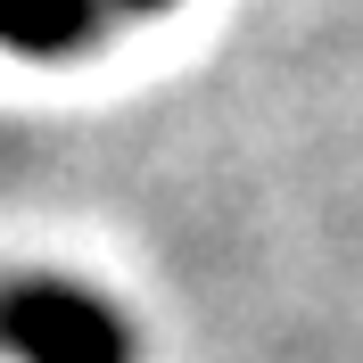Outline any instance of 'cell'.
Segmentation results:
<instances>
[{"label": "cell", "instance_id": "3", "mask_svg": "<svg viewBox=\"0 0 363 363\" xmlns=\"http://www.w3.org/2000/svg\"><path fill=\"white\" fill-rule=\"evenodd\" d=\"M124 9H157V0H124Z\"/></svg>", "mask_w": 363, "mask_h": 363}, {"label": "cell", "instance_id": "2", "mask_svg": "<svg viewBox=\"0 0 363 363\" xmlns=\"http://www.w3.org/2000/svg\"><path fill=\"white\" fill-rule=\"evenodd\" d=\"M91 33V0H0V42L17 50H67Z\"/></svg>", "mask_w": 363, "mask_h": 363}, {"label": "cell", "instance_id": "1", "mask_svg": "<svg viewBox=\"0 0 363 363\" xmlns=\"http://www.w3.org/2000/svg\"><path fill=\"white\" fill-rule=\"evenodd\" d=\"M0 347L25 363H124V322L83 289L25 281L0 297Z\"/></svg>", "mask_w": 363, "mask_h": 363}]
</instances>
